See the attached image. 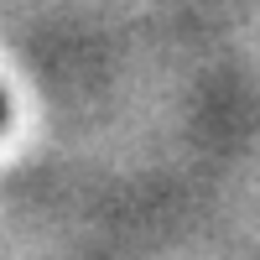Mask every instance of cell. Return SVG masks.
Returning <instances> with one entry per match:
<instances>
[{
	"label": "cell",
	"instance_id": "cell-1",
	"mask_svg": "<svg viewBox=\"0 0 260 260\" xmlns=\"http://www.w3.org/2000/svg\"><path fill=\"white\" fill-rule=\"evenodd\" d=\"M0 125H6V99H0Z\"/></svg>",
	"mask_w": 260,
	"mask_h": 260
}]
</instances>
